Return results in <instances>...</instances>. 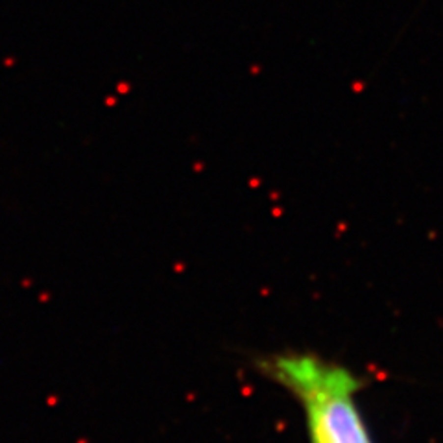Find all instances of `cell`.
Returning a JSON list of instances; mask_svg holds the SVG:
<instances>
[{
	"label": "cell",
	"instance_id": "cell-1",
	"mask_svg": "<svg viewBox=\"0 0 443 443\" xmlns=\"http://www.w3.org/2000/svg\"><path fill=\"white\" fill-rule=\"evenodd\" d=\"M257 369L298 399L308 443H373L357 401L362 381L351 369L301 351L262 357Z\"/></svg>",
	"mask_w": 443,
	"mask_h": 443
}]
</instances>
